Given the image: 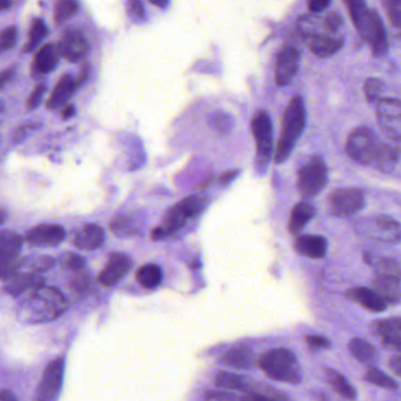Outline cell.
<instances>
[{
	"instance_id": "d6a6232c",
	"label": "cell",
	"mask_w": 401,
	"mask_h": 401,
	"mask_svg": "<svg viewBox=\"0 0 401 401\" xmlns=\"http://www.w3.org/2000/svg\"><path fill=\"white\" fill-rule=\"evenodd\" d=\"M348 348L351 354L362 364L372 365L378 360V351L376 347L362 338L351 340Z\"/></svg>"
},
{
	"instance_id": "f546056e",
	"label": "cell",
	"mask_w": 401,
	"mask_h": 401,
	"mask_svg": "<svg viewBox=\"0 0 401 401\" xmlns=\"http://www.w3.org/2000/svg\"><path fill=\"white\" fill-rule=\"evenodd\" d=\"M77 88V81L73 79L72 76L64 74L59 79L58 84L55 85V90L48 100V109H55L64 105L71 98V95L74 93Z\"/></svg>"
},
{
	"instance_id": "8d00e7d4",
	"label": "cell",
	"mask_w": 401,
	"mask_h": 401,
	"mask_svg": "<svg viewBox=\"0 0 401 401\" xmlns=\"http://www.w3.org/2000/svg\"><path fill=\"white\" fill-rule=\"evenodd\" d=\"M364 379L366 380L367 383H372L374 386L380 387V388H383V390H397V388H399V385H397L395 380L392 379L390 376L385 374L383 371H380L379 369L373 367V366H371V367L366 371Z\"/></svg>"
},
{
	"instance_id": "db71d44e",
	"label": "cell",
	"mask_w": 401,
	"mask_h": 401,
	"mask_svg": "<svg viewBox=\"0 0 401 401\" xmlns=\"http://www.w3.org/2000/svg\"><path fill=\"white\" fill-rule=\"evenodd\" d=\"M388 365H390V369L401 378V354L390 358Z\"/></svg>"
},
{
	"instance_id": "484cf974",
	"label": "cell",
	"mask_w": 401,
	"mask_h": 401,
	"mask_svg": "<svg viewBox=\"0 0 401 401\" xmlns=\"http://www.w3.org/2000/svg\"><path fill=\"white\" fill-rule=\"evenodd\" d=\"M373 290L386 301L387 305H395L401 301V279L376 276Z\"/></svg>"
},
{
	"instance_id": "cb8c5ba5",
	"label": "cell",
	"mask_w": 401,
	"mask_h": 401,
	"mask_svg": "<svg viewBox=\"0 0 401 401\" xmlns=\"http://www.w3.org/2000/svg\"><path fill=\"white\" fill-rule=\"evenodd\" d=\"M304 41L306 43L308 50L319 58H328L336 55L344 45L343 36L339 33L331 36H313Z\"/></svg>"
},
{
	"instance_id": "11a10c76",
	"label": "cell",
	"mask_w": 401,
	"mask_h": 401,
	"mask_svg": "<svg viewBox=\"0 0 401 401\" xmlns=\"http://www.w3.org/2000/svg\"><path fill=\"white\" fill-rule=\"evenodd\" d=\"M238 175H239V171L225 172V173H223V175L219 177V182L223 184V185H227V184H230L233 179L237 178Z\"/></svg>"
},
{
	"instance_id": "7c38bea8",
	"label": "cell",
	"mask_w": 401,
	"mask_h": 401,
	"mask_svg": "<svg viewBox=\"0 0 401 401\" xmlns=\"http://www.w3.org/2000/svg\"><path fill=\"white\" fill-rule=\"evenodd\" d=\"M365 194L358 189H339L329 196V210L338 218H348L365 208Z\"/></svg>"
},
{
	"instance_id": "60d3db41",
	"label": "cell",
	"mask_w": 401,
	"mask_h": 401,
	"mask_svg": "<svg viewBox=\"0 0 401 401\" xmlns=\"http://www.w3.org/2000/svg\"><path fill=\"white\" fill-rule=\"evenodd\" d=\"M208 124L211 125L212 128L217 131L226 133L233 126V119L230 114H225L223 111H218V112H213L210 116Z\"/></svg>"
},
{
	"instance_id": "d6986e66",
	"label": "cell",
	"mask_w": 401,
	"mask_h": 401,
	"mask_svg": "<svg viewBox=\"0 0 401 401\" xmlns=\"http://www.w3.org/2000/svg\"><path fill=\"white\" fill-rule=\"evenodd\" d=\"M4 281V291L13 298H18L25 294L26 292L45 285L44 278L39 276V273L32 272H15Z\"/></svg>"
},
{
	"instance_id": "74e56055",
	"label": "cell",
	"mask_w": 401,
	"mask_h": 401,
	"mask_svg": "<svg viewBox=\"0 0 401 401\" xmlns=\"http://www.w3.org/2000/svg\"><path fill=\"white\" fill-rule=\"evenodd\" d=\"M109 229L118 238H130L138 232V229L135 226L133 222L126 215L116 217L109 223Z\"/></svg>"
},
{
	"instance_id": "d4e9b609",
	"label": "cell",
	"mask_w": 401,
	"mask_h": 401,
	"mask_svg": "<svg viewBox=\"0 0 401 401\" xmlns=\"http://www.w3.org/2000/svg\"><path fill=\"white\" fill-rule=\"evenodd\" d=\"M401 154V142L387 139V142H380L376 152L374 166L379 171L390 172L397 165Z\"/></svg>"
},
{
	"instance_id": "4316f807",
	"label": "cell",
	"mask_w": 401,
	"mask_h": 401,
	"mask_svg": "<svg viewBox=\"0 0 401 401\" xmlns=\"http://www.w3.org/2000/svg\"><path fill=\"white\" fill-rule=\"evenodd\" d=\"M365 263L372 267L376 276L397 278L401 279V265L397 260L388 257H380L366 252L364 254Z\"/></svg>"
},
{
	"instance_id": "30bf717a",
	"label": "cell",
	"mask_w": 401,
	"mask_h": 401,
	"mask_svg": "<svg viewBox=\"0 0 401 401\" xmlns=\"http://www.w3.org/2000/svg\"><path fill=\"white\" fill-rule=\"evenodd\" d=\"M379 140L369 128H358L347 139L345 150L348 157L357 164L369 166L374 164Z\"/></svg>"
},
{
	"instance_id": "9a60e30c",
	"label": "cell",
	"mask_w": 401,
	"mask_h": 401,
	"mask_svg": "<svg viewBox=\"0 0 401 401\" xmlns=\"http://www.w3.org/2000/svg\"><path fill=\"white\" fill-rule=\"evenodd\" d=\"M59 55L69 62H78L86 58L90 52V45L84 34L79 29H69L62 33L59 41Z\"/></svg>"
},
{
	"instance_id": "7bdbcfd3",
	"label": "cell",
	"mask_w": 401,
	"mask_h": 401,
	"mask_svg": "<svg viewBox=\"0 0 401 401\" xmlns=\"http://www.w3.org/2000/svg\"><path fill=\"white\" fill-rule=\"evenodd\" d=\"M383 81L376 79V78H369L365 81L364 93L366 100L369 104H376L380 99V95L383 93Z\"/></svg>"
},
{
	"instance_id": "52a82bcc",
	"label": "cell",
	"mask_w": 401,
	"mask_h": 401,
	"mask_svg": "<svg viewBox=\"0 0 401 401\" xmlns=\"http://www.w3.org/2000/svg\"><path fill=\"white\" fill-rule=\"evenodd\" d=\"M354 26L361 39L371 48L374 57L380 58L386 55L388 51L387 33L376 10L369 8Z\"/></svg>"
},
{
	"instance_id": "f1b7e54d",
	"label": "cell",
	"mask_w": 401,
	"mask_h": 401,
	"mask_svg": "<svg viewBox=\"0 0 401 401\" xmlns=\"http://www.w3.org/2000/svg\"><path fill=\"white\" fill-rule=\"evenodd\" d=\"M315 208L313 205L307 201H300L292 210L290 220H288V231L291 234H298L304 230V227L310 223L315 215Z\"/></svg>"
},
{
	"instance_id": "7402d4cb",
	"label": "cell",
	"mask_w": 401,
	"mask_h": 401,
	"mask_svg": "<svg viewBox=\"0 0 401 401\" xmlns=\"http://www.w3.org/2000/svg\"><path fill=\"white\" fill-rule=\"evenodd\" d=\"M345 296L352 301L361 305L365 310L373 312V313H380L386 310V301L373 288L357 286V287L350 288L345 293Z\"/></svg>"
},
{
	"instance_id": "6f0895ef",
	"label": "cell",
	"mask_w": 401,
	"mask_h": 401,
	"mask_svg": "<svg viewBox=\"0 0 401 401\" xmlns=\"http://www.w3.org/2000/svg\"><path fill=\"white\" fill-rule=\"evenodd\" d=\"M76 114V107L73 105L66 106V109L62 111V119L67 121Z\"/></svg>"
},
{
	"instance_id": "7dc6e473",
	"label": "cell",
	"mask_w": 401,
	"mask_h": 401,
	"mask_svg": "<svg viewBox=\"0 0 401 401\" xmlns=\"http://www.w3.org/2000/svg\"><path fill=\"white\" fill-rule=\"evenodd\" d=\"M305 341H306L307 346L310 347V350L314 351V352L320 350H327V348L331 347V341L327 338L315 336V334L305 337Z\"/></svg>"
},
{
	"instance_id": "6da1fadb",
	"label": "cell",
	"mask_w": 401,
	"mask_h": 401,
	"mask_svg": "<svg viewBox=\"0 0 401 401\" xmlns=\"http://www.w3.org/2000/svg\"><path fill=\"white\" fill-rule=\"evenodd\" d=\"M67 308V300L55 287L36 288L17 304V317L26 324H41L55 320Z\"/></svg>"
},
{
	"instance_id": "44dd1931",
	"label": "cell",
	"mask_w": 401,
	"mask_h": 401,
	"mask_svg": "<svg viewBox=\"0 0 401 401\" xmlns=\"http://www.w3.org/2000/svg\"><path fill=\"white\" fill-rule=\"evenodd\" d=\"M327 240L318 234H305L297 238L294 250L297 253L310 259H322L327 254Z\"/></svg>"
},
{
	"instance_id": "e0dca14e",
	"label": "cell",
	"mask_w": 401,
	"mask_h": 401,
	"mask_svg": "<svg viewBox=\"0 0 401 401\" xmlns=\"http://www.w3.org/2000/svg\"><path fill=\"white\" fill-rule=\"evenodd\" d=\"M300 52L292 46L281 48L276 64V84L285 88L291 84L299 69Z\"/></svg>"
},
{
	"instance_id": "f5cc1de1",
	"label": "cell",
	"mask_w": 401,
	"mask_h": 401,
	"mask_svg": "<svg viewBox=\"0 0 401 401\" xmlns=\"http://www.w3.org/2000/svg\"><path fill=\"white\" fill-rule=\"evenodd\" d=\"M90 71H91L90 64H88V62H84V64L81 65V72H79L78 78L76 79L77 86H81V85H84L85 83H86L88 76H90Z\"/></svg>"
},
{
	"instance_id": "681fc988",
	"label": "cell",
	"mask_w": 401,
	"mask_h": 401,
	"mask_svg": "<svg viewBox=\"0 0 401 401\" xmlns=\"http://www.w3.org/2000/svg\"><path fill=\"white\" fill-rule=\"evenodd\" d=\"M205 399L206 400H236V399L244 400V397H238L236 394L224 392V390H208L205 394Z\"/></svg>"
},
{
	"instance_id": "3957f363",
	"label": "cell",
	"mask_w": 401,
	"mask_h": 401,
	"mask_svg": "<svg viewBox=\"0 0 401 401\" xmlns=\"http://www.w3.org/2000/svg\"><path fill=\"white\" fill-rule=\"evenodd\" d=\"M258 366L273 381L300 383L303 380L296 354L284 347L265 352L258 359Z\"/></svg>"
},
{
	"instance_id": "9c48e42d",
	"label": "cell",
	"mask_w": 401,
	"mask_h": 401,
	"mask_svg": "<svg viewBox=\"0 0 401 401\" xmlns=\"http://www.w3.org/2000/svg\"><path fill=\"white\" fill-rule=\"evenodd\" d=\"M328 180L327 166L319 156H312L298 171L297 187L305 199L315 197L324 190Z\"/></svg>"
},
{
	"instance_id": "2e32d148",
	"label": "cell",
	"mask_w": 401,
	"mask_h": 401,
	"mask_svg": "<svg viewBox=\"0 0 401 401\" xmlns=\"http://www.w3.org/2000/svg\"><path fill=\"white\" fill-rule=\"evenodd\" d=\"M132 266L133 263L128 254L121 252L111 253L104 270L99 273L98 281L105 287H112L128 276Z\"/></svg>"
},
{
	"instance_id": "b9f144b4",
	"label": "cell",
	"mask_w": 401,
	"mask_h": 401,
	"mask_svg": "<svg viewBox=\"0 0 401 401\" xmlns=\"http://www.w3.org/2000/svg\"><path fill=\"white\" fill-rule=\"evenodd\" d=\"M383 6L392 26L401 31V0H383Z\"/></svg>"
},
{
	"instance_id": "1f68e13d",
	"label": "cell",
	"mask_w": 401,
	"mask_h": 401,
	"mask_svg": "<svg viewBox=\"0 0 401 401\" xmlns=\"http://www.w3.org/2000/svg\"><path fill=\"white\" fill-rule=\"evenodd\" d=\"M325 376H326V381H327L329 387L339 397H344V399H348V400H355L357 399L358 395L355 388L338 371H336V369H326Z\"/></svg>"
},
{
	"instance_id": "4dcf8cb0",
	"label": "cell",
	"mask_w": 401,
	"mask_h": 401,
	"mask_svg": "<svg viewBox=\"0 0 401 401\" xmlns=\"http://www.w3.org/2000/svg\"><path fill=\"white\" fill-rule=\"evenodd\" d=\"M58 48L53 44H46L38 51L33 67L39 74H48L55 69L59 62Z\"/></svg>"
},
{
	"instance_id": "6125c7cd",
	"label": "cell",
	"mask_w": 401,
	"mask_h": 401,
	"mask_svg": "<svg viewBox=\"0 0 401 401\" xmlns=\"http://www.w3.org/2000/svg\"><path fill=\"white\" fill-rule=\"evenodd\" d=\"M11 6V0H1V8H3V11H6L8 8H10Z\"/></svg>"
},
{
	"instance_id": "277c9868",
	"label": "cell",
	"mask_w": 401,
	"mask_h": 401,
	"mask_svg": "<svg viewBox=\"0 0 401 401\" xmlns=\"http://www.w3.org/2000/svg\"><path fill=\"white\" fill-rule=\"evenodd\" d=\"M215 386L224 390H239L247 395H244V400H288L286 394L277 390L270 385L254 381L247 376L236 374V373L220 372L215 376Z\"/></svg>"
},
{
	"instance_id": "603a6c76",
	"label": "cell",
	"mask_w": 401,
	"mask_h": 401,
	"mask_svg": "<svg viewBox=\"0 0 401 401\" xmlns=\"http://www.w3.org/2000/svg\"><path fill=\"white\" fill-rule=\"evenodd\" d=\"M105 240V232L95 224H86L76 232L73 238V245L79 250L93 251L102 247Z\"/></svg>"
},
{
	"instance_id": "680465c9",
	"label": "cell",
	"mask_w": 401,
	"mask_h": 401,
	"mask_svg": "<svg viewBox=\"0 0 401 401\" xmlns=\"http://www.w3.org/2000/svg\"><path fill=\"white\" fill-rule=\"evenodd\" d=\"M27 128L29 126H24V128H19L15 133V142H22V139L25 138L26 135H27Z\"/></svg>"
},
{
	"instance_id": "5b68a950",
	"label": "cell",
	"mask_w": 401,
	"mask_h": 401,
	"mask_svg": "<svg viewBox=\"0 0 401 401\" xmlns=\"http://www.w3.org/2000/svg\"><path fill=\"white\" fill-rule=\"evenodd\" d=\"M206 205H208L206 198L199 194H193L182 199L178 204H175L173 208L168 210L165 215L163 225L154 229L151 237L154 240L165 239L175 231L180 230L186 224L187 220L200 215L206 208Z\"/></svg>"
},
{
	"instance_id": "8992f818",
	"label": "cell",
	"mask_w": 401,
	"mask_h": 401,
	"mask_svg": "<svg viewBox=\"0 0 401 401\" xmlns=\"http://www.w3.org/2000/svg\"><path fill=\"white\" fill-rule=\"evenodd\" d=\"M251 131L255 140L257 165L264 173L270 164L273 152V125L266 111L260 109L254 114L252 119Z\"/></svg>"
},
{
	"instance_id": "9f6ffc18",
	"label": "cell",
	"mask_w": 401,
	"mask_h": 401,
	"mask_svg": "<svg viewBox=\"0 0 401 401\" xmlns=\"http://www.w3.org/2000/svg\"><path fill=\"white\" fill-rule=\"evenodd\" d=\"M13 69H8L4 72L1 73V77H0V81H1V88H4L5 85L8 84V81H11V78L13 77Z\"/></svg>"
},
{
	"instance_id": "d590c367",
	"label": "cell",
	"mask_w": 401,
	"mask_h": 401,
	"mask_svg": "<svg viewBox=\"0 0 401 401\" xmlns=\"http://www.w3.org/2000/svg\"><path fill=\"white\" fill-rule=\"evenodd\" d=\"M69 285L71 291L74 294H78V296L91 294L95 288L93 278L90 274L86 273V272H81V271H78V273L71 277Z\"/></svg>"
},
{
	"instance_id": "f907efd6",
	"label": "cell",
	"mask_w": 401,
	"mask_h": 401,
	"mask_svg": "<svg viewBox=\"0 0 401 401\" xmlns=\"http://www.w3.org/2000/svg\"><path fill=\"white\" fill-rule=\"evenodd\" d=\"M331 3V0H308L307 1V8L312 13H319L328 8V5Z\"/></svg>"
},
{
	"instance_id": "836d02e7",
	"label": "cell",
	"mask_w": 401,
	"mask_h": 401,
	"mask_svg": "<svg viewBox=\"0 0 401 401\" xmlns=\"http://www.w3.org/2000/svg\"><path fill=\"white\" fill-rule=\"evenodd\" d=\"M135 280L138 281V284L142 287L152 290L161 284L163 272L158 265L146 264L144 266L139 267L135 273Z\"/></svg>"
},
{
	"instance_id": "bcb514c9",
	"label": "cell",
	"mask_w": 401,
	"mask_h": 401,
	"mask_svg": "<svg viewBox=\"0 0 401 401\" xmlns=\"http://www.w3.org/2000/svg\"><path fill=\"white\" fill-rule=\"evenodd\" d=\"M15 41H17V29L15 26L6 27L1 33V39H0V48L1 51H8L15 46Z\"/></svg>"
},
{
	"instance_id": "816d5d0a",
	"label": "cell",
	"mask_w": 401,
	"mask_h": 401,
	"mask_svg": "<svg viewBox=\"0 0 401 401\" xmlns=\"http://www.w3.org/2000/svg\"><path fill=\"white\" fill-rule=\"evenodd\" d=\"M128 11L135 18H142L144 15V6L140 0H130L128 1Z\"/></svg>"
},
{
	"instance_id": "ee69618b",
	"label": "cell",
	"mask_w": 401,
	"mask_h": 401,
	"mask_svg": "<svg viewBox=\"0 0 401 401\" xmlns=\"http://www.w3.org/2000/svg\"><path fill=\"white\" fill-rule=\"evenodd\" d=\"M344 3L346 5L347 11L353 24H355L364 15L365 12L369 10L365 0H344Z\"/></svg>"
},
{
	"instance_id": "91938a15",
	"label": "cell",
	"mask_w": 401,
	"mask_h": 401,
	"mask_svg": "<svg viewBox=\"0 0 401 401\" xmlns=\"http://www.w3.org/2000/svg\"><path fill=\"white\" fill-rule=\"evenodd\" d=\"M17 400V397L11 393V392H8V390H1V393H0V401H15Z\"/></svg>"
},
{
	"instance_id": "f6af8a7d",
	"label": "cell",
	"mask_w": 401,
	"mask_h": 401,
	"mask_svg": "<svg viewBox=\"0 0 401 401\" xmlns=\"http://www.w3.org/2000/svg\"><path fill=\"white\" fill-rule=\"evenodd\" d=\"M60 264H62V269L78 272V271H81L86 266V260L81 255L69 253V254L62 257Z\"/></svg>"
},
{
	"instance_id": "7a4b0ae2",
	"label": "cell",
	"mask_w": 401,
	"mask_h": 401,
	"mask_svg": "<svg viewBox=\"0 0 401 401\" xmlns=\"http://www.w3.org/2000/svg\"><path fill=\"white\" fill-rule=\"evenodd\" d=\"M306 125V109L299 95H296L288 102L285 109L281 126L280 138L278 140L274 154L276 164L287 161Z\"/></svg>"
},
{
	"instance_id": "e575fe53",
	"label": "cell",
	"mask_w": 401,
	"mask_h": 401,
	"mask_svg": "<svg viewBox=\"0 0 401 401\" xmlns=\"http://www.w3.org/2000/svg\"><path fill=\"white\" fill-rule=\"evenodd\" d=\"M55 265V259L48 255H32L19 260L15 272H32L39 273L48 271Z\"/></svg>"
},
{
	"instance_id": "c3c4849f",
	"label": "cell",
	"mask_w": 401,
	"mask_h": 401,
	"mask_svg": "<svg viewBox=\"0 0 401 401\" xmlns=\"http://www.w3.org/2000/svg\"><path fill=\"white\" fill-rule=\"evenodd\" d=\"M48 91V86L45 84L38 85L34 91L29 95L27 100V109H34L41 105V100L44 98L45 92Z\"/></svg>"
},
{
	"instance_id": "ac0fdd59",
	"label": "cell",
	"mask_w": 401,
	"mask_h": 401,
	"mask_svg": "<svg viewBox=\"0 0 401 401\" xmlns=\"http://www.w3.org/2000/svg\"><path fill=\"white\" fill-rule=\"evenodd\" d=\"M66 232L57 224H41L26 233V241L38 247H52L65 239Z\"/></svg>"
},
{
	"instance_id": "5bb4252c",
	"label": "cell",
	"mask_w": 401,
	"mask_h": 401,
	"mask_svg": "<svg viewBox=\"0 0 401 401\" xmlns=\"http://www.w3.org/2000/svg\"><path fill=\"white\" fill-rule=\"evenodd\" d=\"M64 380V359L58 358L46 366L36 388V400L51 401L58 397Z\"/></svg>"
},
{
	"instance_id": "8fae6325",
	"label": "cell",
	"mask_w": 401,
	"mask_h": 401,
	"mask_svg": "<svg viewBox=\"0 0 401 401\" xmlns=\"http://www.w3.org/2000/svg\"><path fill=\"white\" fill-rule=\"evenodd\" d=\"M376 121L386 139L401 142V100L380 98L376 102Z\"/></svg>"
},
{
	"instance_id": "ffe728a7",
	"label": "cell",
	"mask_w": 401,
	"mask_h": 401,
	"mask_svg": "<svg viewBox=\"0 0 401 401\" xmlns=\"http://www.w3.org/2000/svg\"><path fill=\"white\" fill-rule=\"evenodd\" d=\"M373 327L379 334L383 347L401 353V317L376 321Z\"/></svg>"
},
{
	"instance_id": "f35d334b",
	"label": "cell",
	"mask_w": 401,
	"mask_h": 401,
	"mask_svg": "<svg viewBox=\"0 0 401 401\" xmlns=\"http://www.w3.org/2000/svg\"><path fill=\"white\" fill-rule=\"evenodd\" d=\"M78 8V0H58L55 10V25H62L66 20L72 18L77 13Z\"/></svg>"
},
{
	"instance_id": "ab89813d",
	"label": "cell",
	"mask_w": 401,
	"mask_h": 401,
	"mask_svg": "<svg viewBox=\"0 0 401 401\" xmlns=\"http://www.w3.org/2000/svg\"><path fill=\"white\" fill-rule=\"evenodd\" d=\"M48 34V27L41 19H34L29 29V41L26 44L24 52H31L41 44V41L44 39Z\"/></svg>"
},
{
	"instance_id": "4fadbf2b",
	"label": "cell",
	"mask_w": 401,
	"mask_h": 401,
	"mask_svg": "<svg viewBox=\"0 0 401 401\" xmlns=\"http://www.w3.org/2000/svg\"><path fill=\"white\" fill-rule=\"evenodd\" d=\"M22 237L12 231H3L0 237V272L1 279L6 280L15 273L22 251Z\"/></svg>"
},
{
	"instance_id": "83f0119b",
	"label": "cell",
	"mask_w": 401,
	"mask_h": 401,
	"mask_svg": "<svg viewBox=\"0 0 401 401\" xmlns=\"http://www.w3.org/2000/svg\"><path fill=\"white\" fill-rule=\"evenodd\" d=\"M222 362L231 369L239 371L251 369L255 364V355L248 347L236 346L227 351L222 358Z\"/></svg>"
},
{
	"instance_id": "ba28073f",
	"label": "cell",
	"mask_w": 401,
	"mask_h": 401,
	"mask_svg": "<svg viewBox=\"0 0 401 401\" xmlns=\"http://www.w3.org/2000/svg\"><path fill=\"white\" fill-rule=\"evenodd\" d=\"M355 231L362 237L385 244H397L401 241L400 224L388 215L360 219L355 224Z\"/></svg>"
},
{
	"instance_id": "94428289",
	"label": "cell",
	"mask_w": 401,
	"mask_h": 401,
	"mask_svg": "<svg viewBox=\"0 0 401 401\" xmlns=\"http://www.w3.org/2000/svg\"><path fill=\"white\" fill-rule=\"evenodd\" d=\"M152 4L156 5L159 8H166L168 5V0H150Z\"/></svg>"
}]
</instances>
